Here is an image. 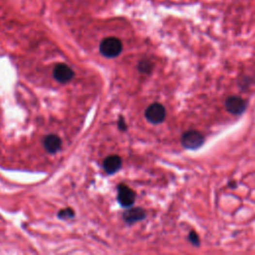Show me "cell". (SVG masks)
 I'll list each match as a JSON object with an SVG mask.
<instances>
[{"instance_id": "1", "label": "cell", "mask_w": 255, "mask_h": 255, "mask_svg": "<svg viewBox=\"0 0 255 255\" xmlns=\"http://www.w3.org/2000/svg\"><path fill=\"white\" fill-rule=\"evenodd\" d=\"M123 45L121 40L116 37H109L104 39L100 44V51L105 57L114 58L122 52Z\"/></svg>"}, {"instance_id": "2", "label": "cell", "mask_w": 255, "mask_h": 255, "mask_svg": "<svg viewBox=\"0 0 255 255\" xmlns=\"http://www.w3.org/2000/svg\"><path fill=\"white\" fill-rule=\"evenodd\" d=\"M204 142V136L196 131H189L185 133L183 138H181V143H183L184 147L190 150H195L202 147Z\"/></svg>"}, {"instance_id": "3", "label": "cell", "mask_w": 255, "mask_h": 255, "mask_svg": "<svg viewBox=\"0 0 255 255\" xmlns=\"http://www.w3.org/2000/svg\"><path fill=\"white\" fill-rule=\"evenodd\" d=\"M145 118L153 124H159L166 118V109L162 105L155 103L145 110Z\"/></svg>"}, {"instance_id": "4", "label": "cell", "mask_w": 255, "mask_h": 255, "mask_svg": "<svg viewBox=\"0 0 255 255\" xmlns=\"http://www.w3.org/2000/svg\"><path fill=\"white\" fill-rule=\"evenodd\" d=\"M136 194L129 187L121 185L118 188V200L124 207H130L135 203Z\"/></svg>"}, {"instance_id": "5", "label": "cell", "mask_w": 255, "mask_h": 255, "mask_svg": "<svg viewBox=\"0 0 255 255\" xmlns=\"http://www.w3.org/2000/svg\"><path fill=\"white\" fill-rule=\"evenodd\" d=\"M54 77L60 83H67L74 77V72L69 66L59 64L54 69Z\"/></svg>"}, {"instance_id": "6", "label": "cell", "mask_w": 255, "mask_h": 255, "mask_svg": "<svg viewBox=\"0 0 255 255\" xmlns=\"http://www.w3.org/2000/svg\"><path fill=\"white\" fill-rule=\"evenodd\" d=\"M226 109L231 114L239 115L245 111L246 104L244 100L239 97H230L226 101Z\"/></svg>"}, {"instance_id": "7", "label": "cell", "mask_w": 255, "mask_h": 255, "mask_svg": "<svg viewBox=\"0 0 255 255\" xmlns=\"http://www.w3.org/2000/svg\"><path fill=\"white\" fill-rule=\"evenodd\" d=\"M44 147L47 152L55 154L62 148V141L57 135H48L44 141Z\"/></svg>"}, {"instance_id": "8", "label": "cell", "mask_w": 255, "mask_h": 255, "mask_svg": "<svg viewBox=\"0 0 255 255\" xmlns=\"http://www.w3.org/2000/svg\"><path fill=\"white\" fill-rule=\"evenodd\" d=\"M122 167V159L119 156H110L104 161V169L108 174H115Z\"/></svg>"}, {"instance_id": "9", "label": "cell", "mask_w": 255, "mask_h": 255, "mask_svg": "<svg viewBox=\"0 0 255 255\" xmlns=\"http://www.w3.org/2000/svg\"><path fill=\"white\" fill-rule=\"evenodd\" d=\"M145 216V212L143 208L137 207V208H131L129 210H127L124 213V220L129 223H134L136 222L143 220Z\"/></svg>"}, {"instance_id": "10", "label": "cell", "mask_w": 255, "mask_h": 255, "mask_svg": "<svg viewBox=\"0 0 255 255\" xmlns=\"http://www.w3.org/2000/svg\"><path fill=\"white\" fill-rule=\"evenodd\" d=\"M73 216H74V211H73L71 208L62 209L59 212V217H61V218H71Z\"/></svg>"}, {"instance_id": "11", "label": "cell", "mask_w": 255, "mask_h": 255, "mask_svg": "<svg viewBox=\"0 0 255 255\" xmlns=\"http://www.w3.org/2000/svg\"><path fill=\"white\" fill-rule=\"evenodd\" d=\"M149 68H151V65L149 62L147 61H143L140 63L139 65V69L142 71V72H148L149 71Z\"/></svg>"}, {"instance_id": "12", "label": "cell", "mask_w": 255, "mask_h": 255, "mask_svg": "<svg viewBox=\"0 0 255 255\" xmlns=\"http://www.w3.org/2000/svg\"><path fill=\"white\" fill-rule=\"evenodd\" d=\"M190 239L192 242H194V244H198V240H197V235L194 232H191L190 234Z\"/></svg>"}, {"instance_id": "13", "label": "cell", "mask_w": 255, "mask_h": 255, "mask_svg": "<svg viewBox=\"0 0 255 255\" xmlns=\"http://www.w3.org/2000/svg\"><path fill=\"white\" fill-rule=\"evenodd\" d=\"M119 127H120V129L122 131H125L127 129V127H126V124H125V121L124 119H121V121L119 122Z\"/></svg>"}]
</instances>
